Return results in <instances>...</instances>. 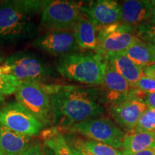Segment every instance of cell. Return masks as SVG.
<instances>
[{"label":"cell","mask_w":155,"mask_h":155,"mask_svg":"<svg viewBox=\"0 0 155 155\" xmlns=\"http://www.w3.org/2000/svg\"><path fill=\"white\" fill-rule=\"evenodd\" d=\"M144 74L155 80V63L144 68Z\"/></svg>","instance_id":"83f0119b"},{"label":"cell","mask_w":155,"mask_h":155,"mask_svg":"<svg viewBox=\"0 0 155 155\" xmlns=\"http://www.w3.org/2000/svg\"><path fill=\"white\" fill-rule=\"evenodd\" d=\"M144 102L147 107L155 109V93L146 94L144 98Z\"/></svg>","instance_id":"4316f807"},{"label":"cell","mask_w":155,"mask_h":155,"mask_svg":"<svg viewBox=\"0 0 155 155\" xmlns=\"http://www.w3.org/2000/svg\"><path fill=\"white\" fill-rule=\"evenodd\" d=\"M133 88L107 63L101 91L103 105H116L129 98Z\"/></svg>","instance_id":"8fae6325"},{"label":"cell","mask_w":155,"mask_h":155,"mask_svg":"<svg viewBox=\"0 0 155 155\" xmlns=\"http://www.w3.org/2000/svg\"><path fill=\"white\" fill-rule=\"evenodd\" d=\"M21 155H54L53 152L49 147L46 146L44 142L36 141Z\"/></svg>","instance_id":"484cf974"},{"label":"cell","mask_w":155,"mask_h":155,"mask_svg":"<svg viewBox=\"0 0 155 155\" xmlns=\"http://www.w3.org/2000/svg\"><path fill=\"white\" fill-rule=\"evenodd\" d=\"M81 2L56 0L50 1L41 15L40 25L51 30L73 31L83 14Z\"/></svg>","instance_id":"8992f818"},{"label":"cell","mask_w":155,"mask_h":155,"mask_svg":"<svg viewBox=\"0 0 155 155\" xmlns=\"http://www.w3.org/2000/svg\"><path fill=\"white\" fill-rule=\"evenodd\" d=\"M47 90L51 99L53 125L58 131H69L73 126L105 112L100 88L48 84Z\"/></svg>","instance_id":"6da1fadb"},{"label":"cell","mask_w":155,"mask_h":155,"mask_svg":"<svg viewBox=\"0 0 155 155\" xmlns=\"http://www.w3.org/2000/svg\"><path fill=\"white\" fill-rule=\"evenodd\" d=\"M4 65L10 70L9 75L19 80L34 81L46 84L55 75L53 71L34 54L28 52H18L4 61Z\"/></svg>","instance_id":"52a82bcc"},{"label":"cell","mask_w":155,"mask_h":155,"mask_svg":"<svg viewBox=\"0 0 155 155\" xmlns=\"http://www.w3.org/2000/svg\"><path fill=\"white\" fill-rule=\"evenodd\" d=\"M0 155H6L5 153H4L2 150L1 149V147H0Z\"/></svg>","instance_id":"e575fe53"},{"label":"cell","mask_w":155,"mask_h":155,"mask_svg":"<svg viewBox=\"0 0 155 155\" xmlns=\"http://www.w3.org/2000/svg\"><path fill=\"white\" fill-rule=\"evenodd\" d=\"M120 4L121 19L124 24L137 28L149 22L151 17V1L150 0H127Z\"/></svg>","instance_id":"5bb4252c"},{"label":"cell","mask_w":155,"mask_h":155,"mask_svg":"<svg viewBox=\"0 0 155 155\" xmlns=\"http://www.w3.org/2000/svg\"><path fill=\"white\" fill-rule=\"evenodd\" d=\"M4 101H5V97L0 95V104H1L2 103H3Z\"/></svg>","instance_id":"d6a6232c"},{"label":"cell","mask_w":155,"mask_h":155,"mask_svg":"<svg viewBox=\"0 0 155 155\" xmlns=\"http://www.w3.org/2000/svg\"><path fill=\"white\" fill-rule=\"evenodd\" d=\"M4 59H5V58H4L3 56L0 55V64L2 63V62H4Z\"/></svg>","instance_id":"836d02e7"},{"label":"cell","mask_w":155,"mask_h":155,"mask_svg":"<svg viewBox=\"0 0 155 155\" xmlns=\"http://www.w3.org/2000/svg\"><path fill=\"white\" fill-rule=\"evenodd\" d=\"M132 155H155V147L149 150L142 151V152L136 153Z\"/></svg>","instance_id":"4dcf8cb0"},{"label":"cell","mask_w":155,"mask_h":155,"mask_svg":"<svg viewBox=\"0 0 155 155\" xmlns=\"http://www.w3.org/2000/svg\"><path fill=\"white\" fill-rule=\"evenodd\" d=\"M107 61L104 56L91 51L75 52L61 56L56 68L65 78L91 86H101Z\"/></svg>","instance_id":"7a4b0ae2"},{"label":"cell","mask_w":155,"mask_h":155,"mask_svg":"<svg viewBox=\"0 0 155 155\" xmlns=\"http://www.w3.org/2000/svg\"><path fill=\"white\" fill-rule=\"evenodd\" d=\"M34 45L39 50L54 55L63 56L80 50L72 31H48L38 37Z\"/></svg>","instance_id":"7c38bea8"},{"label":"cell","mask_w":155,"mask_h":155,"mask_svg":"<svg viewBox=\"0 0 155 155\" xmlns=\"http://www.w3.org/2000/svg\"><path fill=\"white\" fill-rule=\"evenodd\" d=\"M72 32L79 49L84 51H96L98 28L84 15L79 19Z\"/></svg>","instance_id":"e0dca14e"},{"label":"cell","mask_w":155,"mask_h":155,"mask_svg":"<svg viewBox=\"0 0 155 155\" xmlns=\"http://www.w3.org/2000/svg\"><path fill=\"white\" fill-rule=\"evenodd\" d=\"M154 147V134L132 132L127 134L120 150L123 155H132Z\"/></svg>","instance_id":"ac0fdd59"},{"label":"cell","mask_w":155,"mask_h":155,"mask_svg":"<svg viewBox=\"0 0 155 155\" xmlns=\"http://www.w3.org/2000/svg\"><path fill=\"white\" fill-rule=\"evenodd\" d=\"M73 146L79 147L94 155H123L120 150L88 139H79Z\"/></svg>","instance_id":"44dd1931"},{"label":"cell","mask_w":155,"mask_h":155,"mask_svg":"<svg viewBox=\"0 0 155 155\" xmlns=\"http://www.w3.org/2000/svg\"><path fill=\"white\" fill-rule=\"evenodd\" d=\"M133 132H147L155 134V109L147 107L137 122Z\"/></svg>","instance_id":"7402d4cb"},{"label":"cell","mask_w":155,"mask_h":155,"mask_svg":"<svg viewBox=\"0 0 155 155\" xmlns=\"http://www.w3.org/2000/svg\"><path fill=\"white\" fill-rule=\"evenodd\" d=\"M149 47H150V49L151 50V53H152L153 55V58H154L155 60V43L149 44Z\"/></svg>","instance_id":"1f68e13d"},{"label":"cell","mask_w":155,"mask_h":155,"mask_svg":"<svg viewBox=\"0 0 155 155\" xmlns=\"http://www.w3.org/2000/svg\"><path fill=\"white\" fill-rule=\"evenodd\" d=\"M28 14L16 1L0 5V43H12L32 37L36 25Z\"/></svg>","instance_id":"3957f363"},{"label":"cell","mask_w":155,"mask_h":155,"mask_svg":"<svg viewBox=\"0 0 155 155\" xmlns=\"http://www.w3.org/2000/svg\"><path fill=\"white\" fill-rule=\"evenodd\" d=\"M0 124L21 134L34 137L44 126L18 102H11L0 108Z\"/></svg>","instance_id":"9c48e42d"},{"label":"cell","mask_w":155,"mask_h":155,"mask_svg":"<svg viewBox=\"0 0 155 155\" xmlns=\"http://www.w3.org/2000/svg\"><path fill=\"white\" fill-rule=\"evenodd\" d=\"M71 148H72L75 155H94L91 154V153L86 152V151L83 150L82 149L79 148V147H77L75 146H71Z\"/></svg>","instance_id":"f546056e"},{"label":"cell","mask_w":155,"mask_h":155,"mask_svg":"<svg viewBox=\"0 0 155 155\" xmlns=\"http://www.w3.org/2000/svg\"><path fill=\"white\" fill-rule=\"evenodd\" d=\"M137 37L147 43H155V24L143 23L136 28Z\"/></svg>","instance_id":"cb8c5ba5"},{"label":"cell","mask_w":155,"mask_h":155,"mask_svg":"<svg viewBox=\"0 0 155 155\" xmlns=\"http://www.w3.org/2000/svg\"><path fill=\"white\" fill-rule=\"evenodd\" d=\"M42 137L44 144L52 150L54 155H75L65 137L55 127L44 131Z\"/></svg>","instance_id":"ffe728a7"},{"label":"cell","mask_w":155,"mask_h":155,"mask_svg":"<svg viewBox=\"0 0 155 155\" xmlns=\"http://www.w3.org/2000/svg\"><path fill=\"white\" fill-rule=\"evenodd\" d=\"M136 28L118 22L98 28V48L95 53L106 56L124 52L137 38Z\"/></svg>","instance_id":"ba28073f"},{"label":"cell","mask_w":155,"mask_h":155,"mask_svg":"<svg viewBox=\"0 0 155 155\" xmlns=\"http://www.w3.org/2000/svg\"><path fill=\"white\" fill-rule=\"evenodd\" d=\"M22 83V81L12 75H2L0 76V95L4 96L15 94Z\"/></svg>","instance_id":"603a6c76"},{"label":"cell","mask_w":155,"mask_h":155,"mask_svg":"<svg viewBox=\"0 0 155 155\" xmlns=\"http://www.w3.org/2000/svg\"><path fill=\"white\" fill-rule=\"evenodd\" d=\"M68 131L80 134L88 140L121 150L127 133L114 120L106 116H98L73 126Z\"/></svg>","instance_id":"5b68a950"},{"label":"cell","mask_w":155,"mask_h":155,"mask_svg":"<svg viewBox=\"0 0 155 155\" xmlns=\"http://www.w3.org/2000/svg\"><path fill=\"white\" fill-rule=\"evenodd\" d=\"M107 63L134 88L144 75V69L129 59L124 52L108 54L104 56Z\"/></svg>","instance_id":"9a60e30c"},{"label":"cell","mask_w":155,"mask_h":155,"mask_svg":"<svg viewBox=\"0 0 155 155\" xmlns=\"http://www.w3.org/2000/svg\"><path fill=\"white\" fill-rule=\"evenodd\" d=\"M148 22L155 24V0L151 1V17Z\"/></svg>","instance_id":"f1b7e54d"},{"label":"cell","mask_w":155,"mask_h":155,"mask_svg":"<svg viewBox=\"0 0 155 155\" xmlns=\"http://www.w3.org/2000/svg\"><path fill=\"white\" fill-rule=\"evenodd\" d=\"M33 144L32 137L0 124V147L6 155H21Z\"/></svg>","instance_id":"2e32d148"},{"label":"cell","mask_w":155,"mask_h":155,"mask_svg":"<svg viewBox=\"0 0 155 155\" xmlns=\"http://www.w3.org/2000/svg\"><path fill=\"white\" fill-rule=\"evenodd\" d=\"M124 52L131 61L142 68L155 63L149 44L138 38H136L133 43Z\"/></svg>","instance_id":"d6986e66"},{"label":"cell","mask_w":155,"mask_h":155,"mask_svg":"<svg viewBox=\"0 0 155 155\" xmlns=\"http://www.w3.org/2000/svg\"><path fill=\"white\" fill-rule=\"evenodd\" d=\"M134 88L144 94L155 93V80L144 74L136 83Z\"/></svg>","instance_id":"d4e9b609"},{"label":"cell","mask_w":155,"mask_h":155,"mask_svg":"<svg viewBox=\"0 0 155 155\" xmlns=\"http://www.w3.org/2000/svg\"><path fill=\"white\" fill-rule=\"evenodd\" d=\"M83 15L98 28L120 22L121 9L119 2L114 0H96L83 5Z\"/></svg>","instance_id":"4fadbf2b"},{"label":"cell","mask_w":155,"mask_h":155,"mask_svg":"<svg viewBox=\"0 0 155 155\" xmlns=\"http://www.w3.org/2000/svg\"><path fill=\"white\" fill-rule=\"evenodd\" d=\"M15 94L17 102L24 106L44 127L53 125L51 99L45 84L23 81Z\"/></svg>","instance_id":"277c9868"},{"label":"cell","mask_w":155,"mask_h":155,"mask_svg":"<svg viewBox=\"0 0 155 155\" xmlns=\"http://www.w3.org/2000/svg\"><path fill=\"white\" fill-rule=\"evenodd\" d=\"M145 96L146 94L133 88L128 99L108 107V113L112 119L127 134L133 132L137 122L147 108L144 102Z\"/></svg>","instance_id":"30bf717a"}]
</instances>
